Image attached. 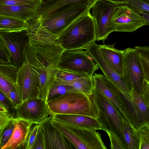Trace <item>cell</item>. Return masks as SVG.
Listing matches in <instances>:
<instances>
[{
    "label": "cell",
    "instance_id": "cell-1",
    "mask_svg": "<svg viewBox=\"0 0 149 149\" xmlns=\"http://www.w3.org/2000/svg\"><path fill=\"white\" fill-rule=\"evenodd\" d=\"M88 10L73 22L59 36L58 42L67 50L84 49L96 40V26Z\"/></svg>",
    "mask_w": 149,
    "mask_h": 149
},
{
    "label": "cell",
    "instance_id": "cell-2",
    "mask_svg": "<svg viewBox=\"0 0 149 149\" xmlns=\"http://www.w3.org/2000/svg\"><path fill=\"white\" fill-rule=\"evenodd\" d=\"M50 116L56 114H78L97 119L98 109L92 95L70 92L47 101Z\"/></svg>",
    "mask_w": 149,
    "mask_h": 149
},
{
    "label": "cell",
    "instance_id": "cell-3",
    "mask_svg": "<svg viewBox=\"0 0 149 149\" xmlns=\"http://www.w3.org/2000/svg\"><path fill=\"white\" fill-rule=\"evenodd\" d=\"M65 50L58 41L42 42L29 39L26 51L31 66L38 69H55L58 68Z\"/></svg>",
    "mask_w": 149,
    "mask_h": 149
},
{
    "label": "cell",
    "instance_id": "cell-4",
    "mask_svg": "<svg viewBox=\"0 0 149 149\" xmlns=\"http://www.w3.org/2000/svg\"><path fill=\"white\" fill-rule=\"evenodd\" d=\"M92 96L98 111L99 117L97 119L102 125V130L112 132L124 144L123 131L124 119L110 101L95 88Z\"/></svg>",
    "mask_w": 149,
    "mask_h": 149
},
{
    "label": "cell",
    "instance_id": "cell-5",
    "mask_svg": "<svg viewBox=\"0 0 149 149\" xmlns=\"http://www.w3.org/2000/svg\"><path fill=\"white\" fill-rule=\"evenodd\" d=\"M50 121L77 149H107L101 134L95 130L66 125L54 120L51 116Z\"/></svg>",
    "mask_w": 149,
    "mask_h": 149
},
{
    "label": "cell",
    "instance_id": "cell-6",
    "mask_svg": "<svg viewBox=\"0 0 149 149\" xmlns=\"http://www.w3.org/2000/svg\"><path fill=\"white\" fill-rule=\"evenodd\" d=\"M91 9L89 6H83L60 10L41 18L42 25L49 32L59 37L73 22Z\"/></svg>",
    "mask_w": 149,
    "mask_h": 149
},
{
    "label": "cell",
    "instance_id": "cell-7",
    "mask_svg": "<svg viewBox=\"0 0 149 149\" xmlns=\"http://www.w3.org/2000/svg\"><path fill=\"white\" fill-rule=\"evenodd\" d=\"M58 68L71 72L92 76L99 67L88 53L83 49L65 50Z\"/></svg>",
    "mask_w": 149,
    "mask_h": 149
},
{
    "label": "cell",
    "instance_id": "cell-8",
    "mask_svg": "<svg viewBox=\"0 0 149 149\" xmlns=\"http://www.w3.org/2000/svg\"><path fill=\"white\" fill-rule=\"evenodd\" d=\"M118 6L109 1L98 0L91 9L96 26V41H104L113 32L112 19Z\"/></svg>",
    "mask_w": 149,
    "mask_h": 149
},
{
    "label": "cell",
    "instance_id": "cell-9",
    "mask_svg": "<svg viewBox=\"0 0 149 149\" xmlns=\"http://www.w3.org/2000/svg\"><path fill=\"white\" fill-rule=\"evenodd\" d=\"M119 91L131 120L136 130L149 124V108L139 93L133 88L128 93L119 90Z\"/></svg>",
    "mask_w": 149,
    "mask_h": 149
},
{
    "label": "cell",
    "instance_id": "cell-10",
    "mask_svg": "<svg viewBox=\"0 0 149 149\" xmlns=\"http://www.w3.org/2000/svg\"><path fill=\"white\" fill-rule=\"evenodd\" d=\"M124 77L131 89L134 88L139 93L145 76L139 54L134 48L124 50Z\"/></svg>",
    "mask_w": 149,
    "mask_h": 149
},
{
    "label": "cell",
    "instance_id": "cell-11",
    "mask_svg": "<svg viewBox=\"0 0 149 149\" xmlns=\"http://www.w3.org/2000/svg\"><path fill=\"white\" fill-rule=\"evenodd\" d=\"M95 88L105 97L113 105L123 118L131 127L136 129L132 123L128 111L120 93L119 89L102 74L92 75Z\"/></svg>",
    "mask_w": 149,
    "mask_h": 149
},
{
    "label": "cell",
    "instance_id": "cell-12",
    "mask_svg": "<svg viewBox=\"0 0 149 149\" xmlns=\"http://www.w3.org/2000/svg\"><path fill=\"white\" fill-rule=\"evenodd\" d=\"M146 25L143 16L127 5L118 6L112 19L113 31L132 32Z\"/></svg>",
    "mask_w": 149,
    "mask_h": 149
},
{
    "label": "cell",
    "instance_id": "cell-13",
    "mask_svg": "<svg viewBox=\"0 0 149 149\" xmlns=\"http://www.w3.org/2000/svg\"><path fill=\"white\" fill-rule=\"evenodd\" d=\"M0 39L9 51L11 61L18 69L26 58L29 38L26 30L7 33L0 32Z\"/></svg>",
    "mask_w": 149,
    "mask_h": 149
},
{
    "label": "cell",
    "instance_id": "cell-14",
    "mask_svg": "<svg viewBox=\"0 0 149 149\" xmlns=\"http://www.w3.org/2000/svg\"><path fill=\"white\" fill-rule=\"evenodd\" d=\"M47 102L40 97L24 100L16 108V117L33 124H41L50 115Z\"/></svg>",
    "mask_w": 149,
    "mask_h": 149
},
{
    "label": "cell",
    "instance_id": "cell-15",
    "mask_svg": "<svg viewBox=\"0 0 149 149\" xmlns=\"http://www.w3.org/2000/svg\"><path fill=\"white\" fill-rule=\"evenodd\" d=\"M17 85L22 102L39 97L37 78L29 62L26 51L25 60L18 69Z\"/></svg>",
    "mask_w": 149,
    "mask_h": 149
},
{
    "label": "cell",
    "instance_id": "cell-16",
    "mask_svg": "<svg viewBox=\"0 0 149 149\" xmlns=\"http://www.w3.org/2000/svg\"><path fill=\"white\" fill-rule=\"evenodd\" d=\"M85 49L98 65L104 75L122 92L128 93L130 89L124 78L121 77L114 70L103 56L95 42L86 47Z\"/></svg>",
    "mask_w": 149,
    "mask_h": 149
},
{
    "label": "cell",
    "instance_id": "cell-17",
    "mask_svg": "<svg viewBox=\"0 0 149 149\" xmlns=\"http://www.w3.org/2000/svg\"><path fill=\"white\" fill-rule=\"evenodd\" d=\"M51 116L41 123L46 149H72L73 146L60 131L52 124Z\"/></svg>",
    "mask_w": 149,
    "mask_h": 149
},
{
    "label": "cell",
    "instance_id": "cell-18",
    "mask_svg": "<svg viewBox=\"0 0 149 149\" xmlns=\"http://www.w3.org/2000/svg\"><path fill=\"white\" fill-rule=\"evenodd\" d=\"M40 6V0L31 4L12 6L0 5V15L28 22L39 16Z\"/></svg>",
    "mask_w": 149,
    "mask_h": 149
},
{
    "label": "cell",
    "instance_id": "cell-19",
    "mask_svg": "<svg viewBox=\"0 0 149 149\" xmlns=\"http://www.w3.org/2000/svg\"><path fill=\"white\" fill-rule=\"evenodd\" d=\"M54 120L63 125L91 130H102L97 119L93 117L78 114H56L51 116Z\"/></svg>",
    "mask_w": 149,
    "mask_h": 149
},
{
    "label": "cell",
    "instance_id": "cell-20",
    "mask_svg": "<svg viewBox=\"0 0 149 149\" xmlns=\"http://www.w3.org/2000/svg\"><path fill=\"white\" fill-rule=\"evenodd\" d=\"M98 0H55L50 3L40 4L39 17L44 18L52 13L67 8L87 6L91 9Z\"/></svg>",
    "mask_w": 149,
    "mask_h": 149
},
{
    "label": "cell",
    "instance_id": "cell-21",
    "mask_svg": "<svg viewBox=\"0 0 149 149\" xmlns=\"http://www.w3.org/2000/svg\"><path fill=\"white\" fill-rule=\"evenodd\" d=\"M33 124L27 120L20 119L16 123L9 140L1 149H20L21 147H23Z\"/></svg>",
    "mask_w": 149,
    "mask_h": 149
},
{
    "label": "cell",
    "instance_id": "cell-22",
    "mask_svg": "<svg viewBox=\"0 0 149 149\" xmlns=\"http://www.w3.org/2000/svg\"><path fill=\"white\" fill-rule=\"evenodd\" d=\"M36 77L39 91V97L47 102L49 91L57 81L55 69H38L32 67Z\"/></svg>",
    "mask_w": 149,
    "mask_h": 149
},
{
    "label": "cell",
    "instance_id": "cell-23",
    "mask_svg": "<svg viewBox=\"0 0 149 149\" xmlns=\"http://www.w3.org/2000/svg\"><path fill=\"white\" fill-rule=\"evenodd\" d=\"M112 45H99L103 56L115 71L121 77H124V50L116 48Z\"/></svg>",
    "mask_w": 149,
    "mask_h": 149
},
{
    "label": "cell",
    "instance_id": "cell-24",
    "mask_svg": "<svg viewBox=\"0 0 149 149\" xmlns=\"http://www.w3.org/2000/svg\"><path fill=\"white\" fill-rule=\"evenodd\" d=\"M28 22L29 25L26 30L30 40L47 42L58 41L59 36L51 33L43 27L40 17H38Z\"/></svg>",
    "mask_w": 149,
    "mask_h": 149
},
{
    "label": "cell",
    "instance_id": "cell-25",
    "mask_svg": "<svg viewBox=\"0 0 149 149\" xmlns=\"http://www.w3.org/2000/svg\"><path fill=\"white\" fill-rule=\"evenodd\" d=\"M29 25L28 22L0 15V32L7 33L19 32L26 30Z\"/></svg>",
    "mask_w": 149,
    "mask_h": 149
},
{
    "label": "cell",
    "instance_id": "cell-26",
    "mask_svg": "<svg viewBox=\"0 0 149 149\" xmlns=\"http://www.w3.org/2000/svg\"><path fill=\"white\" fill-rule=\"evenodd\" d=\"M60 84L71 86L80 92L89 96L92 95L95 89L92 76L91 75L84 76L71 81Z\"/></svg>",
    "mask_w": 149,
    "mask_h": 149
},
{
    "label": "cell",
    "instance_id": "cell-27",
    "mask_svg": "<svg viewBox=\"0 0 149 149\" xmlns=\"http://www.w3.org/2000/svg\"><path fill=\"white\" fill-rule=\"evenodd\" d=\"M18 70V69L11 61L6 63L0 61V75L17 89V78Z\"/></svg>",
    "mask_w": 149,
    "mask_h": 149
},
{
    "label": "cell",
    "instance_id": "cell-28",
    "mask_svg": "<svg viewBox=\"0 0 149 149\" xmlns=\"http://www.w3.org/2000/svg\"><path fill=\"white\" fill-rule=\"evenodd\" d=\"M123 131L125 141L128 148L139 149V140L137 130L132 128L124 120L123 121Z\"/></svg>",
    "mask_w": 149,
    "mask_h": 149
},
{
    "label": "cell",
    "instance_id": "cell-29",
    "mask_svg": "<svg viewBox=\"0 0 149 149\" xmlns=\"http://www.w3.org/2000/svg\"><path fill=\"white\" fill-rule=\"evenodd\" d=\"M56 81L55 83L49 91L47 101L58 96L63 95L68 93L70 92L80 93L71 86L59 84Z\"/></svg>",
    "mask_w": 149,
    "mask_h": 149
},
{
    "label": "cell",
    "instance_id": "cell-30",
    "mask_svg": "<svg viewBox=\"0 0 149 149\" xmlns=\"http://www.w3.org/2000/svg\"><path fill=\"white\" fill-rule=\"evenodd\" d=\"M57 79V82L62 84L71 81L77 78L86 76V74L74 73L61 69L58 68L55 69Z\"/></svg>",
    "mask_w": 149,
    "mask_h": 149
},
{
    "label": "cell",
    "instance_id": "cell-31",
    "mask_svg": "<svg viewBox=\"0 0 149 149\" xmlns=\"http://www.w3.org/2000/svg\"><path fill=\"white\" fill-rule=\"evenodd\" d=\"M137 131L139 140V149H149V127L145 126Z\"/></svg>",
    "mask_w": 149,
    "mask_h": 149
},
{
    "label": "cell",
    "instance_id": "cell-32",
    "mask_svg": "<svg viewBox=\"0 0 149 149\" xmlns=\"http://www.w3.org/2000/svg\"><path fill=\"white\" fill-rule=\"evenodd\" d=\"M20 118H17L13 120L0 134V147L1 148L8 141L13 133L15 125Z\"/></svg>",
    "mask_w": 149,
    "mask_h": 149
},
{
    "label": "cell",
    "instance_id": "cell-33",
    "mask_svg": "<svg viewBox=\"0 0 149 149\" xmlns=\"http://www.w3.org/2000/svg\"><path fill=\"white\" fill-rule=\"evenodd\" d=\"M135 11H142L149 14V2L143 0H128L127 4Z\"/></svg>",
    "mask_w": 149,
    "mask_h": 149
},
{
    "label": "cell",
    "instance_id": "cell-34",
    "mask_svg": "<svg viewBox=\"0 0 149 149\" xmlns=\"http://www.w3.org/2000/svg\"><path fill=\"white\" fill-rule=\"evenodd\" d=\"M41 125V124H35V125L31 128L27 139L22 148L31 149Z\"/></svg>",
    "mask_w": 149,
    "mask_h": 149
},
{
    "label": "cell",
    "instance_id": "cell-35",
    "mask_svg": "<svg viewBox=\"0 0 149 149\" xmlns=\"http://www.w3.org/2000/svg\"><path fill=\"white\" fill-rule=\"evenodd\" d=\"M16 118V116L13 113L0 112V134L5 128Z\"/></svg>",
    "mask_w": 149,
    "mask_h": 149
},
{
    "label": "cell",
    "instance_id": "cell-36",
    "mask_svg": "<svg viewBox=\"0 0 149 149\" xmlns=\"http://www.w3.org/2000/svg\"><path fill=\"white\" fill-rule=\"evenodd\" d=\"M7 98L13 108L15 110L22 102L18 90L15 87L9 92V96Z\"/></svg>",
    "mask_w": 149,
    "mask_h": 149
},
{
    "label": "cell",
    "instance_id": "cell-37",
    "mask_svg": "<svg viewBox=\"0 0 149 149\" xmlns=\"http://www.w3.org/2000/svg\"><path fill=\"white\" fill-rule=\"evenodd\" d=\"M107 133L111 142L110 146L111 149H125V144L119 138L112 132L107 131Z\"/></svg>",
    "mask_w": 149,
    "mask_h": 149
},
{
    "label": "cell",
    "instance_id": "cell-38",
    "mask_svg": "<svg viewBox=\"0 0 149 149\" xmlns=\"http://www.w3.org/2000/svg\"><path fill=\"white\" fill-rule=\"evenodd\" d=\"M46 149L44 135L41 126L31 148V149Z\"/></svg>",
    "mask_w": 149,
    "mask_h": 149
},
{
    "label": "cell",
    "instance_id": "cell-39",
    "mask_svg": "<svg viewBox=\"0 0 149 149\" xmlns=\"http://www.w3.org/2000/svg\"><path fill=\"white\" fill-rule=\"evenodd\" d=\"M40 0H0V5L12 6L31 4Z\"/></svg>",
    "mask_w": 149,
    "mask_h": 149
},
{
    "label": "cell",
    "instance_id": "cell-40",
    "mask_svg": "<svg viewBox=\"0 0 149 149\" xmlns=\"http://www.w3.org/2000/svg\"><path fill=\"white\" fill-rule=\"evenodd\" d=\"M146 105L149 104V82L143 80L139 93Z\"/></svg>",
    "mask_w": 149,
    "mask_h": 149
},
{
    "label": "cell",
    "instance_id": "cell-41",
    "mask_svg": "<svg viewBox=\"0 0 149 149\" xmlns=\"http://www.w3.org/2000/svg\"><path fill=\"white\" fill-rule=\"evenodd\" d=\"M10 53L1 40H0V61L9 63L11 61Z\"/></svg>",
    "mask_w": 149,
    "mask_h": 149
},
{
    "label": "cell",
    "instance_id": "cell-42",
    "mask_svg": "<svg viewBox=\"0 0 149 149\" xmlns=\"http://www.w3.org/2000/svg\"><path fill=\"white\" fill-rule=\"evenodd\" d=\"M15 87L12 84L0 75V91L4 93L6 97H8L9 92Z\"/></svg>",
    "mask_w": 149,
    "mask_h": 149
},
{
    "label": "cell",
    "instance_id": "cell-43",
    "mask_svg": "<svg viewBox=\"0 0 149 149\" xmlns=\"http://www.w3.org/2000/svg\"><path fill=\"white\" fill-rule=\"evenodd\" d=\"M0 104L4 107L8 111L16 116L15 110L14 109L5 95L0 91Z\"/></svg>",
    "mask_w": 149,
    "mask_h": 149
},
{
    "label": "cell",
    "instance_id": "cell-44",
    "mask_svg": "<svg viewBox=\"0 0 149 149\" xmlns=\"http://www.w3.org/2000/svg\"><path fill=\"white\" fill-rule=\"evenodd\" d=\"M139 56L144 73L145 79L149 82V61L140 54Z\"/></svg>",
    "mask_w": 149,
    "mask_h": 149
},
{
    "label": "cell",
    "instance_id": "cell-45",
    "mask_svg": "<svg viewBox=\"0 0 149 149\" xmlns=\"http://www.w3.org/2000/svg\"><path fill=\"white\" fill-rule=\"evenodd\" d=\"M135 48L140 55L149 61V47L148 46H135Z\"/></svg>",
    "mask_w": 149,
    "mask_h": 149
},
{
    "label": "cell",
    "instance_id": "cell-46",
    "mask_svg": "<svg viewBox=\"0 0 149 149\" xmlns=\"http://www.w3.org/2000/svg\"><path fill=\"white\" fill-rule=\"evenodd\" d=\"M110 2L118 6L127 5L128 0H101Z\"/></svg>",
    "mask_w": 149,
    "mask_h": 149
},
{
    "label": "cell",
    "instance_id": "cell-47",
    "mask_svg": "<svg viewBox=\"0 0 149 149\" xmlns=\"http://www.w3.org/2000/svg\"><path fill=\"white\" fill-rule=\"evenodd\" d=\"M139 13L143 16L145 20L146 23V25L149 26V14L143 11Z\"/></svg>",
    "mask_w": 149,
    "mask_h": 149
},
{
    "label": "cell",
    "instance_id": "cell-48",
    "mask_svg": "<svg viewBox=\"0 0 149 149\" xmlns=\"http://www.w3.org/2000/svg\"><path fill=\"white\" fill-rule=\"evenodd\" d=\"M55 0H40L41 5L47 4Z\"/></svg>",
    "mask_w": 149,
    "mask_h": 149
},
{
    "label": "cell",
    "instance_id": "cell-49",
    "mask_svg": "<svg viewBox=\"0 0 149 149\" xmlns=\"http://www.w3.org/2000/svg\"><path fill=\"white\" fill-rule=\"evenodd\" d=\"M0 112H9V111L4 107L0 104Z\"/></svg>",
    "mask_w": 149,
    "mask_h": 149
},
{
    "label": "cell",
    "instance_id": "cell-50",
    "mask_svg": "<svg viewBox=\"0 0 149 149\" xmlns=\"http://www.w3.org/2000/svg\"><path fill=\"white\" fill-rule=\"evenodd\" d=\"M143 0L146 1L148 2H149V0Z\"/></svg>",
    "mask_w": 149,
    "mask_h": 149
},
{
    "label": "cell",
    "instance_id": "cell-51",
    "mask_svg": "<svg viewBox=\"0 0 149 149\" xmlns=\"http://www.w3.org/2000/svg\"><path fill=\"white\" fill-rule=\"evenodd\" d=\"M147 107L149 108V104L148 105H147Z\"/></svg>",
    "mask_w": 149,
    "mask_h": 149
}]
</instances>
